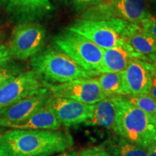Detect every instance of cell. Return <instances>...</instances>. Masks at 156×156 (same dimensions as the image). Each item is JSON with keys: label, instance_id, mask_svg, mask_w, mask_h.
Segmentation results:
<instances>
[{"label": "cell", "instance_id": "cell-27", "mask_svg": "<svg viewBox=\"0 0 156 156\" xmlns=\"http://www.w3.org/2000/svg\"><path fill=\"white\" fill-rule=\"evenodd\" d=\"M146 62H148L156 70V52L147 56Z\"/></svg>", "mask_w": 156, "mask_h": 156}, {"label": "cell", "instance_id": "cell-1", "mask_svg": "<svg viewBox=\"0 0 156 156\" xmlns=\"http://www.w3.org/2000/svg\"><path fill=\"white\" fill-rule=\"evenodd\" d=\"M73 144L67 132L12 129L0 136V156H52Z\"/></svg>", "mask_w": 156, "mask_h": 156}, {"label": "cell", "instance_id": "cell-10", "mask_svg": "<svg viewBox=\"0 0 156 156\" xmlns=\"http://www.w3.org/2000/svg\"><path fill=\"white\" fill-rule=\"evenodd\" d=\"M61 125L67 127L87 122L91 117L93 105L85 104L73 99L52 96L47 103Z\"/></svg>", "mask_w": 156, "mask_h": 156}, {"label": "cell", "instance_id": "cell-29", "mask_svg": "<svg viewBox=\"0 0 156 156\" xmlns=\"http://www.w3.org/2000/svg\"><path fill=\"white\" fill-rule=\"evenodd\" d=\"M147 156H156V142L147 147Z\"/></svg>", "mask_w": 156, "mask_h": 156}, {"label": "cell", "instance_id": "cell-21", "mask_svg": "<svg viewBox=\"0 0 156 156\" xmlns=\"http://www.w3.org/2000/svg\"><path fill=\"white\" fill-rule=\"evenodd\" d=\"M23 72V67L14 62L0 66V88Z\"/></svg>", "mask_w": 156, "mask_h": 156}, {"label": "cell", "instance_id": "cell-22", "mask_svg": "<svg viewBox=\"0 0 156 156\" xmlns=\"http://www.w3.org/2000/svg\"><path fill=\"white\" fill-rule=\"evenodd\" d=\"M106 0H70L75 10L80 13L85 9L100 4Z\"/></svg>", "mask_w": 156, "mask_h": 156}, {"label": "cell", "instance_id": "cell-19", "mask_svg": "<svg viewBox=\"0 0 156 156\" xmlns=\"http://www.w3.org/2000/svg\"><path fill=\"white\" fill-rule=\"evenodd\" d=\"M95 78L106 97L126 95L122 73H101Z\"/></svg>", "mask_w": 156, "mask_h": 156}, {"label": "cell", "instance_id": "cell-28", "mask_svg": "<svg viewBox=\"0 0 156 156\" xmlns=\"http://www.w3.org/2000/svg\"><path fill=\"white\" fill-rule=\"evenodd\" d=\"M148 5L152 17H156V0H149Z\"/></svg>", "mask_w": 156, "mask_h": 156}, {"label": "cell", "instance_id": "cell-16", "mask_svg": "<svg viewBox=\"0 0 156 156\" xmlns=\"http://www.w3.org/2000/svg\"><path fill=\"white\" fill-rule=\"evenodd\" d=\"M126 43L136 53L147 56L156 52V41L137 23H129L126 33Z\"/></svg>", "mask_w": 156, "mask_h": 156}, {"label": "cell", "instance_id": "cell-32", "mask_svg": "<svg viewBox=\"0 0 156 156\" xmlns=\"http://www.w3.org/2000/svg\"><path fill=\"white\" fill-rule=\"evenodd\" d=\"M55 1L58 2L62 3V4H67L68 3V1H69V0H55Z\"/></svg>", "mask_w": 156, "mask_h": 156}, {"label": "cell", "instance_id": "cell-15", "mask_svg": "<svg viewBox=\"0 0 156 156\" xmlns=\"http://www.w3.org/2000/svg\"><path fill=\"white\" fill-rule=\"evenodd\" d=\"M118 106L116 97H106L93 105L91 117L85 124L86 126H98L114 129L116 124Z\"/></svg>", "mask_w": 156, "mask_h": 156}, {"label": "cell", "instance_id": "cell-24", "mask_svg": "<svg viewBox=\"0 0 156 156\" xmlns=\"http://www.w3.org/2000/svg\"><path fill=\"white\" fill-rule=\"evenodd\" d=\"M80 156H108V155L101 146H98L83 150Z\"/></svg>", "mask_w": 156, "mask_h": 156}, {"label": "cell", "instance_id": "cell-6", "mask_svg": "<svg viewBox=\"0 0 156 156\" xmlns=\"http://www.w3.org/2000/svg\"><path fill=\"white\" fill-rule=\"evenodd\" d=\"M54 46L87 72L100 73L103 49L67 28L54 38Z\"/></svg>", "mask_w": 156, "mask_h": 156}, {"label": "cell", "instance_id": "cell-17", "mask_svg": "<svg viewBox=\"0 0 156 156\" xmlns=\"http://www.w3.org/2000/svg\"><path fill=\"white\" fill-rule=\"evenodd\" d=\"M61 124L51 109L46 106L38 109L27 119L18 124L12 126L11 129L38 130H58Z\"/></svg>", "mask_w": 156, "mask_h": 156}, {"label": "cell", "instance_id": "cell-11", "mask_svg": "<svg viewBox=\"0 0 156 156\" xmlns=\"http://www.w3.org/2000/svg\"><path fill=\"white\" fill-rule=\"evenodd\" d=\"M54 9L50 0H8L6 6L7 13L17 24L38 22Z\"/></svg>", "mask_w": 156, "mask_h": 156}, {"label": "cell", "instance_id": "cell-4", "mask_svg": "<svg viewBox=\"0 0 156 156\" xmlns=\"http://www.w3.org/2000/svg\"><path fill=\"white\" fill-rule=\"evenodd\" d=\"M129 23L121 20H89L77 18L67 27L103 49L124 46Z\"/></svg>", "mask_w": 156, "mask_h": 156}, {"label": "cell", "instance_id": "cell-26", "mask_svg": "<svg viewBox=\"0 0 156 156\" xmlns=\"http://www.w3.org/2000/svg\"><path fill=\"white\" fill-rule=\"evenodd\" d=\"M151 87L149 94L156 99V70L151 66Z\"/></svg>", "mask_w": 156, "mask_h": 156}, {"label": "cell", "instance_id": "cell-18", "mask_svg": "<svg viewBox=\"0 0 156 156\" xmlns=\"http://www.w3.org/2000/svg\"><path fill=\"white\" fill-rule=\"evenodd\" d=\"M108 156H147V149L118 134L106 139L101 145Z\"/></svg>", "mask_w": 156, "mask_h": 156}, {"label": "cell", "instance_id": "cell-13", "mask_svg": "<svg viewBox=\"0 0 156 156\" xmlns=\"http://www.w3.org/2000/svg\"><path fill=\"white\" fill-rule=\"evenodd\" d=\"M151 65L147 62L132 59L122 72L126 95L149 93L151 87Z\"/></svg>", "mask_w": 156, "mask_h": 156}, {"label": "cell", "instance_id": "cell-23", "mask_svg": "<svg viewBox=\"0 0 156 156\" xmlns=\"http://www.w3.org/2000/svg\"><path fill=\"white\" fill-rule=\"evenodd\" d=\"M144 31L149 34L156 41V17H152L140 24Z\"/></svg>", "mask_w": 156, "mask_h": 156}, {"label": "cell", "instance_id": "cell-31", "mask_svg": "<svg viewBox=\"0 0 156 156\" xmlns=\"http://www.w3.org/2000/svg\"><path fill=\"white\" fill-rule=\"evenodd\" d=\"M8 2V0H0V8L3 7H6Z\"/></svg>", "mask_w": 156, "mask_h": 156}, {"label": "cell", "instance_id": "cell-34", "mask_svg": "<svg viewBox=\"0 0 156 156\" xmlns=\"http://www.w3.org/2000/svg\"><path fill=\"white\" fill-rule=\"evenodd\" d=\"M2 26V24H1V23H0V27H1Z\"/></svg>", "mask_w": 156, "mask_h": 156}, {"label": "cell", "instance_id": "cell-3", "mask_svg": "<svg viewBox=\"0 0 156 156\" xmlns=\"http://www.w3.org/2000/svg\"><path fill=\"white\" fill-rule=\"evenodd\" d=\"M32 69L48 83H64L79 79L95 78L98 73L83 69L55 46L41 50L31 58Z\"/></svg>", "mask_w": 156, "mask_h": 156}, {"label": "cell", "instance_id": "cell-14", "mask_svg": "<svg viewBox=\"0 0 156 156\" xmlns=\"http://www.w3.org/2000/svg\"><path fill=\"white\" fill-rule=\"evenodd\" d=\"M132 59L146 62L147 56L136 53L127 44L120 47L103 49L100 73H122Z\"/></svg>", "mask_w": 156, "mask_h": 156}, {"label": "cell", "instance_id": "cell-20", "mask_svg": "<svg viewBox=\"0 0 156 156\" xmlns=\"http://www.w3.org/2000/svg\"><path fill=\"white\" fill-rule=\"evenodd\" d=\"M126 98L138 108L149 114L155 120L156 99L149 93L136 95H125Z\"/></svg>", "mask_w": 156, "mask_h": 156}, {"label": "cell", "instance_id": "cell-9", "mask_svg": "<svg viewBox=\"0 0 156 156\" xmlns=\"http://www.w3.org/2000/svg\"><path fill=\"white\" fill-rule=\"evenodd\" d=\"M48 90L54 97L66 98L88 105H93L106 96L96 78L79 79L61 84H49Z\"/></svg>", "mask_w": 156, "mask_h": 156}, {"label": "cell", "instance_id": "cell-33", "mask_svg": "<svg viewBox=\"0 0 156 156\" xmlns=\"http://www.w3.org/2000/svg\"><path fill=\"white\" fill-rule=\"evenodd\" d=\"M145 2H149V0H145Z\"/></svg>", "mask_w": 156, "mask_h": 156}, {"label": "cell", "instance_id": "cell-25", "mask_svg": "<svg viewBox=\"0 0 156 156\" xmlns=\"http://www.w3.org/2000/svg\"><path fill=\"white\" fill-rule=\"evenodd\" d=\"M12 58L8 46L0 45V66L10 62Z\"/></svg>", "mask_w": 156, "mask_h": 156}, {"label": "cell", "instance_id": "cell-2", "mask_svg": "<svg viewBox=\"0 0 156 156\" xmlns=\"http://www.w3.org/2000/svg\"><path fill=\"white\" fill-rule=\"evenodd\" d=\"M116 97L118 113L113 130L116 134L147 149L156 142L155 120L132 105L125 95Z\"/></svg>", "mask_w": 156, "mask_h": 156}, {"label": "cell", "instance_id": "cell-30", "mask_svg": "<svg viewBox=\"0 0 156 156\" xmlns=\"http://www.w3.org/2000/svg\"><path fill=\"white\" fill-rule=\"evenodd\" d=\"M56 156H80V154L77 151H64Z\"/></svg>", "mask_w": 156, "mask_h": 156}, {"label": "cell", "instance_id": "cell-7", "mask_svg": "<svg viewBox=\"0 0 156 156\" xmlns=\"http://www.w3.org/2000/svg\"><path fill=\"white\" fill-rule=\"evenodd\" d=\"M49 84L34 69L23 71L0 88V110L26 98L50 93Z\"/></svg>", "mask_w": 156, "mask_h": 156}, {"label": "cell", "instance_id": "cell-5", "mask_svg": "<svg viewBox=\"0 0 156 156\" xmlns=\"http://www.w3.org/2000/svg\"><path fill=\"white\" fill-rule=\"evenodd\" d=\"M151 17L149 5L145 0H106L82 12L78 18L89 20L116 19L140 24Z\"/></svg>", "mask_w": 156, "mask_h": 156}, {"label": "cell", "instance_id": "cell-8", "mask_svg": "<svg viewBox=\"0 0 156 156\" xmlns=\"http://www.w3.org/2000/svg\"><path fill=\"white\" fill-rule=\"evenodd\" d=\"M46 38V29L39 23H20L13 28L7 46L13 58L26 60L42 50Z\"/></svg>", "mask_w": 156, "mask_h": 156}, {"label": "cell", "instance_id": "cell-35", "mask_svg": "<svg viewBox=\"0 0 156 156\" xmlns=\"http://www.w3.org/2000/svg\"><path fill=\"white\" fill-rule=\"evenodd\" d=\"M155 122H156V118H155Z\"/></svg>", "mask_w": 156, "mask_h": 156}, {"label": "cell", "instance_id": "cell-12", "mask_svg": "<svg viewBox=\"0 0 156 156\" xmlns=\"http://www.w3.org/2000/svg\"><path fill=\"white\" fill-rule=\"evenodd\" d=\"M52 95L50 93L26 98L0 110V126H12L30 117L38 109L46 106Z\"/></svg>", "mask_w": 156, "mask_h": 156}]
</instances>
